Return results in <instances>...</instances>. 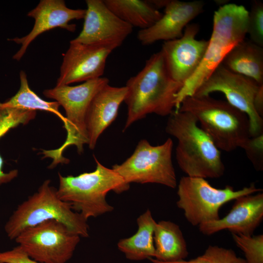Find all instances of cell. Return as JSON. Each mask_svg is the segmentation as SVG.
Instances as JSON below:
<instances>
[{
	"label": "cell",
	"instance_id": "obj_1",
	"mask_svg": "<svg viewBox=\"0 0 263 263\" xmlns=\"http://www.w3.org/2000/svg\"><path fill=\"white\" fill-rule=\"evenodd\" d=\"M125 86L127 117L124 131L150 113L169 116L175 110L176 96L183 85L171 78L160 51L146 61L142 69L131 77Z\"/></svg>",
	"mask_w": 263,
	"mask_h": 263
},
{
	"label": "cell",
	"instance_id": "obj_2",
	"mask_svg": "<svg viewBox=\"0 0 263 263\" xmlns=\"http://www.w3.org/2000/svg\"><path fill=\"white\" fill-rule=\"evenodd\" d=\"M188 112L175 111L169 115L166 132L176 138V158L188 176L218 178L225 172L219 150Z\"/></svg>",
	"mask_w": 263,
	"mask_h": 263
},
{
	"label": "cell",
	"instance_id": "obj_3",
	"mask_svg": "<svg viewBox=\"0 0 263 263\" xmlns=\"http://www.w3.org/2000/svg\"><path fill=\"white\" fill-rule=\"evenodd\" d=\"M248 11L243 5L228 3L214 12L213 28L202 61L178 93L175 111L182 100L193 95L198 88L221 64L228 54L247 34Z\"/></svg>",
	"mask_w": 263,
	"mask_h": 263
},
{
	"label": "cell",
	"instance_id": "obj_4",
	"mask_svg": "<svg viewBox=\"0 0 263 263\" xmlns=\"http://www.w3.org/2000/svg\"><path fill=\"white\" fill-rule=\"evenodd\" d=\"M178 111L193 115L219 150L242 149L251 137L248 116L227 101L209 95H192L182 100Z\"/></svg>",
	"mask_w": 263,
	"mask_h": 263
},
{
	"label": "cell",
	"instance_id": "obj_5",
	"mask_svg": "<svg viewBox=\"0 0 263 263\" xmlns=\"http://www.w3.org/2000/svg\"><path fill=\"white\" fill-rule=\"evenodd\" d=\"M94 158L96 168L92 172L75 176L58 173V196L86 220L113 210L106 199L109 191L120 193L130 187L112 169L103 165L94 156Z\"/></svg>",
	"mask_w": 263,
	"mask_h": 263
},
{
	"label": "cell",
	"instance_id": "obj_6",
	"mask_svg": "<svg viewBox=\"0 0 263 263\" xmlns=\"http://www.w3.org/2000/svg\"><path fill=\"white\" fill-rule=\"evenodd\" d=\"M109 83L107 77H101L84 82L76 86L63 85L46 89L43 92L47 98L57 102L65 111L63 122L67 132L64 142L58 148L43 150V158L50 157L53 161L49 167L55 168L58 164H67L69 160L63 156L65 150L75 146L79 154L83 151V146L88 144L86 128V116L89 105L97 93Z\"/></svg>",
	"mask_w": 263,
	"mask_h": 263
},
{
	"label": "cell",
	"instance_id": "obj_7",
	"mask_svg": "<svg viewBox=\"0 0 263 263\" xmlns=\"http://www.w3.org/2000/svg\"><path fill=\"white\" fill-rule=\"evenodd\" d=\"M50 220L63 223L80 237L89 236L87 220L59 198L57 189L51 186L49 179L18 206L5 224L4 230L10 239L15 240L24 229Z\"/></svg>",
	"mask_w": 263,
	"mask_h": 263
},
{
	"label": "cell",
	"instance_id": "obj_8",
	"mask_svg": "<svg viewBox=\"0 0 263 263\" xmlns=\"http://www.w3.org/2000/svg\"><path fill=\"white\" fill-rule=\"evenodd\" d=\"M261 191L254 183L238 190L228 185L220 189L211 186L204 178L183 176L178 185L177 205L183 210L190 224L199 226L220 219V208L228 202Z\"/></svg>",
	"mask_w": 263,
	"mask_h": 263
},
{
	"label": "cell",
	"instance_id": "obj_9",
	"mask_svg": "<svg viewBox=\"0 0 263 263\" xmlns=\"http://www.w3.org/2000/svg\"><path fill=\"white\" fill-rule=\"evenodd\" d=\"M173 144L169 138L157 146L142 139L130 157L112 169L128 185L155 183L174 188L177 183L172 161Z\"/></svg>",
	"mask_w": 263,
	"mask_h": 263
},
{
	"label": "cell",
	"instance_id": "obj_10",
	"mask_svg": "<svg viewBox=\"0 0 263 263\" xmlns=\"http://www.w3.org/2000/svg\"><path fill=\"white\" fill-rule=\"evenodd\" d=\"M80 237L63 223L50 220L22 231L15 239L32 259L41 263H66Z\"/></svg>",
	"mask_w": 263,
	"mask_h": 263
},
{
	"label": "cell",
	"instance_id": "obj_11",
	"mask_svg": "<svg viewBox=\"0 0 263 263\" xmlns=\"http://www.w3.org/2000/svg\"><path fill=\"white\" fill-rule=\"evenodd\" d=\"M261 85L249 77L229 71L221 64L193 95L223 93L227 102L247 115L250 136L254 137L263 133V117L256 113L254 107L255 97Z\"/></svg>",
	"mask_w": 263,
	"mask_h": 263
},
{
	"label": "cell",
	"instance_id": "obj_12",
	"mask_svg": "<svg viewBox=\"0 0 263 263\" xmlns=\"http://www.w3.org/2000/svg\"><path fill=\"white\" fill-rule=\"evenodd\" d=\"M117 47L114 44H85L70 41L63 55L56 86L101 77L107 58Z\"/></svg>",
	"mask_w": 263,
	"mask_h": 263
},
{
	"label": "cell",
	"instance_id": "obj_13",
	"mask_svg": "<svg viewBox=\"0 0 263 263\" xmlns=\"http://www.w3.org/2000/svg\"><path fill=\"white\" fill-rule=\"evenodd\" d=\"M87 9L82 30L71 40L85 44L121 46L133 27L116 16L103 0H86Z\"/></svg>",
	"mask_w": 263,
	"mask_h": 263
},
{
	"label": "cell",
	"instance_id": "obj_14",
	"mask_svg": "<svg viewBox=\"0 0 263 263\" xmlns=\"http://www.w3.org/2000/svg\"><path fill=\"white\" fill-rule=\"evenodd\" d=\"M199 30L198 24H188L181 38L164 41L160 50L169 75L183 86L200 65L207 48L208 40L196 38Z\"/></svg>",
	"mask_w": 263,
	"mask_h": 263
},
{
	"label": "cell",
	"instance_id": "obj_15",
	"mask_svg": "<svg viewBox=\"0 0 263 263\" xmlns=\"http://www.w3.org/2000/svg\"><path fill=\"white\" fill-rule=\"evenodd\" d=\"M86 9L68 8L63 0H41L38 5L29 11L27 16L35 19L31 31L25 36L9 39L20 45L13 59L19 61L26 52L27 48L39 35L47 31L59 27L74 32L76 24L70 23L74 19L84 18Z\"/></svg>",
	"mask_w": 263,
	"mask_h": 263
},
{
	"label": "cell",
	"instance_id": "obj_16",
	"mask_svg": "<svg viewBox=\"0 0 263 263\" xmlns=\"http://www.w3.org/2000/svg\"><path fill=\"white\" fill-rule=\"evenodd\" d=\"M204 6L202 0H168L161 18L151 26L139 30L138 40L147 46L159 40L164 42L181 38L189 22L203 12Z\"/></svg>",
	"mask_w": 263,
	"mask_h": 263
},
{
	"label": "cell",
	"instance_id": "obj_17",
	"mask_svg": "<svg viewBox=\"0 0 263 263\" xmlns=\"http://www.w3.org/2000/svg\"><path fill=\"white\" fill-rule=\"evenodd\" d=\"M254 194L237 198L225 216L201 224L198 226L199 231L207 235L224 229L232 234L253 235L263 219V194Z\"/></svg>",
	"mask_w": 263,
	"mask_h": 263
},
{
	"label": "cell",
	"instance_id": "obj_18",
	"mask_svg": "<svg viewBox=\"0 0 263 263\" xmlns=\"http://www.w3.org/2000/svg\"><path fill=\"white\" fill-rule=\"evenodd\" d=\"M127 93L125 86L118 87L108 84L93 98L86 116L88 145L90 149H94L99 136L116 118Z\"/></svg>",
	"mask_w": 263,
	"mask_h": 263
},
{
	"label": "cell",
	"instance_id": "obj_19",
	"mask_svg": "<svg viewBox=\"0 0 263 263\" xmlns=\"http://www.w3.org/2000/svg\"><path fill=\"white\" fill-rule=\"evenodd\" d=\"M153 240L155 255L149 259L154 263H175L188 255L187 245L178 225L169 221L157 223Z\"/></svg>",
	"mask_w": 263,
	"mask_h": 263
},
{
	"label": "cell",
	"instance_id": "obj_20",
	"mask_svg": "<svg viewBox=\"0 0 263 263\" xmlns=\"http://www.w3.org/2000/svg\"><path fill=\"white\" fill-rule=\"evenodd\" d=\"M229 71L263 85V48L245 39L235 46L222 63Z\"/></svg>",
	"mask_w": 263,
	"mask_h": 263
},
{
	"label": "cell",
	"instance_id": "obj_21",
	"mask_svg": "<svg viewBox=\"0 0 263 263\" xmlns=\"http://www.w3.org/2000/svg\"><path fill=\"white\" fill-rule=\"evenodd\" d=\"M138 229L130 237L120 240L118 249L126 257L132 261H141L154 258L155 247L153 234L156 222L151 213L147 209L137 219Z\"/></svg>",
	"mask_w": 263,
	"mask_h": 263
},
{
	"label": "cell",
	"instance_id": "obj_22",
	"mask_svg": "<svg viewBox=\"0 0 263 263\" xmlns=\"http://www.w3.org/2000/svg\"><path fill=\"white\" fill-rule=\"evenodd\" d=\"M104 3L120 19L140 30L147 29L157 21L163 14L148 0H103Z\"/></svg>",
	"mask_w": 263,
	"mask_h": 263
},
{
	"label": "cell",
	"instance_id": "obj_23",
	"mask_svg": "<svg viewBox=\"0 0 263 263\" xmlns=\"http://www.w3.org/2000/svg\"><path fill=\"white\" fill-rule=\"evenodd\" d=\"M20 87L17 93L0 107L50 112L56 114L63 122L64 116L59 111L60 105L56 101H47L41 98L30 88L27 75L23 71L19 73Z\"/></svg>",
	"mask_w": 263,
	"mask_h": 263
},
{
	"label": "cell",
	"instance_id": "obj_24",
	"mask_svg": "<svg viewBox=\"0 0 263 263\" xmlns=\"http://www.w3.org/2000/svg\"><path fill=\"white\" fill-rule=\"evenodd\" d=\"M36 113L35 111L0 107V138L11 129L29 123L35 118ZM3 166V160L0 155V185L11 182L19 173L17 169L5 172Z\"/></svg>",
	"mask_w": 263,
	"mask_h": 263
},
{
	"label": "cell",
	"instance_id": "obj_25",
	"mask_svg": "<svg viewBox=\"0 0 263 263\" xmlns=\"http://www.w3.org/2000/svg\"><path fill=\"white\" fill-rule=\"evenodd\" d=\"M236 245L244 253L246 263H263V235L232 234Z\"/></svg>",
	"mask_w": 263,
	"mask_h": 263
},
{
	"label": "cell",
	"instance_id": "obj_26",
	"mask_svg": "<svg viewBox=\"0 0 263 263\" xmlns=\"http://www.w3.org/2000/svg\"><path fill=\"white\" fill-rule=\"evenodd\" d=\"M175 263H246V262L245 259L237 257L231 249L209 245L202 255Z\"/></svg>",
	"mask_w": 263,
	"mask_h": 263
},
{
	"label": "cell",
	"instance_id": "obj_27",
	"mask_svg": "<svg viewBox=\"0 0 263 263\" xmlns=\"http://www.w3.org/2000/svg\"><path fill=\"white\" fill-rule=\"evenodd\" d=\"M247 34L252 42L263 46V4L259 0H254L250 12L248 11Z\"/></svg>",
	"mask_w": 263,
	"mask_h": 263
},
{
	"label": "cell",
	"instance_id": "obj_28",
	"mask_svg": "<svg viewBox=\"0 0 263 263\" xmlns=\"http://www.w3.org/2000/svg\"><path fill=\"white\" fill-rule=\"evenodd\" d=\"M257 170L263 169V133L250 137L242 148Z\"/></svg>",
	"mask_w": 263,
	"mask_h": 263
},
{
	"label": "cell",
	"instance_id": "obj_29",
	"mask_svg": "<svg viewBox=\"0 0 263 263\" xmlns=\"http://www.w3.org/2000/svg\"><path fill=\"white\" fill-rule=\"evenodd\" d=\"M0 263H41L31 258L18 245L13 249L0 253Z\"/></svg>",
	"mask_w": 263,
	"mask_h": 263
},
{
	"label": "cell",
	"instance_id": "obj_30",
	"mask_svg": "<svg viewBox=\"0 0 263 263\" xmlns=\"http://www.w3.org/2000/svg\"><path fill=\"white\" fill-rule=\"evenodd\" d=\"M254 107L256 113L262 117L263 116V85L260 88L254 100Z\"/></svg>",
	"mask_w": 263,
	"mask_h": 263
}]
</instances>
